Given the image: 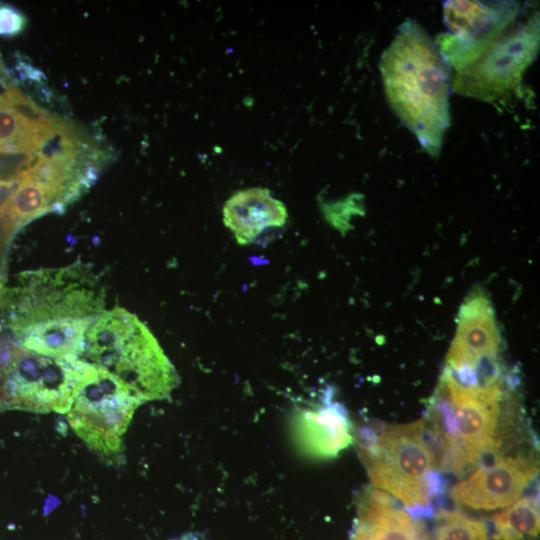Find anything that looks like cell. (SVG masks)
Returning a JSON list of instances; mask_svg holds the SVG:
<instances>
[{
	"label": "cell",
	"instance_id": "6da1fadb",
	"mask_svg": "<svg viewBox=\"0 0 540 540\" xmlns=\"http://www.w3.org/2000/svg\"><path fill=\"white\" fill-rule=\"evenodd\" d=\"M98 276L77 261L20 273L0 284V315L14 341L34 353L78 358L85 333L105 312Z\"/></svg>",
	"mask_w": 540,
	"mask_h": 540
},
{
	"label": "cell",
	"instance_id": "7a4b0ae2",
	"mask_svg": "<svg viewBox=\"0 0 540 540\" xmlns=\"http://www.w3.org/2000/svg\"><path fill=\"white\" fill-rule=\"evenodd\" d=\"M386 97L422 149L437 157L450 124L451 68L415 20L398 28L380 59Z\"/></svg>",
	"mask_w": 540,
	"mask_h": 540
},
{
	"label": "cell",
	"instance_id": "3957f363",
	"mask_svg": "<svg viewBox=\"0 0 540 540\" xmlns=\"http://www.w3.org/2000/svg\"><path fill=\"white\" fill-rule=\"evenodd\" d=\"M501 378L476 385L457 381L445 368L425 421L439 469L467 474L498 452L504 399Z\"/></svg>",
	"mask_w": 540,
	"mask_h": 540
},
{
	"label": "cell",
	"instance_id": "277c9868",
	"mask_svg": "<svg viewBox=\"0 0 540 540\" xmlns=\"http://www.w3.org/2000/svg\"><path fill=\"white\" fill-rule=\"evenodd\" d=\"M78 358L113 376L142 403L168 396L178 383L157 339L124 308L105 311L95 320Z\"/></svg>",
	"mask_w": 540,
	"mask_h": 540
},
{
	"label": "cell",
	"instance_id": "5b68a950",
	"mask_svg": "<svg viewBox=\"0 0 540 540\" xmlns=\"http://www.w3.org/2000/svg\"><path fill=\"white\" fill-rule=\"evenodd\" d=\"M369 433L362 454L372 485L400 502L413 517L430 515L441 480L425 421L384 425Z\"/></svg>",
	"mask_w": 540,
	"mask_h": 540
},
{
	"label": "cell",
	"instance_id": "8992f818",
	"mask_svg": "<svg viewBox=\"0 0 540 540\" xmlns=\"http://www.w3.org/2000/svg\"><path fill=\"white\" fill-rule=\"evenodd\" d=\"M97 369L79 358H54L0 337V410L67 413Z\"/></svg>",
	"mask_w": 540,
	"mask_h": 540
},
{
	"label": "cell",
	"instance_id": "52a82bcc",
	"mask_svg": "<svg viewBox=\"0 0 540 540\" xmlns=\"http://www.w3.org/2000/svg\"><path fill=\"white\" fill-rule=\"evenodd\" d=\"M519 17L480 55L452 77L451 90L495 102L522 81L539 50V12Z\"/></svg>",
	"mask_w": 540,
	"mask_h": 540
},
{
	"label": "cell",
	"instance_id": "ba28073f",
	"mask_svg": "<svg viewBox=\"0 0 540 540\" xmlns=\"http://www.w3.org/2000/svg\"><path fill=\"white\" fill-rule=\"evenodd\" d=\"M96 369L97 377L77 394L67 420L93 451L114 455L122 450L123 436L142 402L113 376Z\"/></svg>",
	"mask_w": 540,
	"mask_h": 540
},
{
	"label": "cell",
	"instance_id": "9c48e42d",
	"mask_svg": "<svg viewBox=\"0 0 540 540\" xmlns=\"http://www.w3.org/2000/svg\"><path fill=\"white\" fill-rule=\"evenodd\" d=\"M521 10L517 1H445L447 31L438 35L435 44L447 65L460 71L477 60Z\"/></svg>",
	"mask_w": 540,
	"mask_h": 540
},
{
	"label": "cell",
	"instance_id": "30bf717a",
	"mask_svg": "<svg viewBox=\"0 0 540 540\" xmlns=\"http://www.w3.org/2000/svg\"><path fill=\"white\" fill-rule=\"evenodd\" d=\"M538 474L537 462L527 456H499L469 473L451 489L461 508L494 511L517 501Z\"/></svg>",
	"mask_w": 540,
	"mask_h": 540
},
{
	"label": "cell",
	"instance_id": "8fae6325",
	"mask_svg": "<svg viewBox=\"0 0 540 540\" xmlns=\"http://www.w3.org/2000/svg\"><path fill=\"white\" fill-rule=\"evenodd\" d=\"M500 343L489 300L483 294H472L460 310L456 335L447 356V367L479 369L498 360Z\"/></svg>",
	"mask_w": 540,
	"mask_h": 540
},
{
	"label": "cell",
	"instance_id": "7c38bea8",
	"mask_svg": "<svg viewBox=\"0 0 540 540\" xmlns=\"http://www.w3.org/2000/svg\"><path fill=\"white\" fill-rule=\"evenodd\" d=\"M287 219L284 203L261 187L237 191L223 207L224 224L241 245L253 243L270 229L283 227Z\"/></svg>",
	"mask_w": 540,
	"mask_h": 540
},
{
	"label": "cell",
	"instance_id": "4fadbf2b",
	"mask_svg": "<svg viewBox=\"0 0 540 540\" xmlns=\"http://www.w3.org/2000/svg\"><path fill=\"white\" fill-rule=\"evenodd\" d=\"M353 540H428L423 525L389 494L369 490L360 503Z\"/></svg>",
	"mask_w": 540,
	"mask_h": 540
},
{
	"label": "cell",
	"instance_id": "5bb4252c",
	"mask_svg": "<svg viewBox=\"0 0 540 540\" xmlns=\"http://www.w3.org/2000/svg\"><path fill=\"white\" fill-rule=\"evenodd\" d=\"M539 506L523 496L493 518V540H538Z\"/></svg>",
	"mask_w": 540,
	"mask_h": 540
},
{
	"label": "cell",
	"instance_id": "9a60e30c",
	"mask_svg": "<svg viewBox=\"0 0 540 540\" xmlns=\"http://www.w3.org/2000/svg\"><path fill=\"white\" fill-rule=\"evenodd\" d=\"M434 540H490L487 525L459 511L442 510L436 515Z\"/></svg>",
	"mask_w": 540,
	"mask_h": 540
},
{
	"label": "cell",
	"instance_id": "2e32d148",
	"mask_svg": "<svg viewBox=\"0 0 540 540\" xmlns=\"http://www.w3.org/2000/svg\"><path fill=\"white\" fill-rule=\"evenodd\" d=\"M83 150L82 142L73 127L58 119L41 141L36 155L43 160H76Z\"/></svg>",
	"mask_w": 540,
	"mask_h": 540
},
{
	"label": "cell",
	"instance_id": "e0dca14e",
	"mask_svg": "<svg viewBox=\"0 0 540 540\" xmlns=\"http://www.w3.org/2000/svg\"><path fill=\"white\" fill-rule=\"evenodd\" d=\"M0 106L11 109L31 129L47 130L57 121L15 86L10 87Z\"/></svg>",
	"mask_w": 540,
	"mask_h": 540
},
{
	"label": "cell",
	"instance_id": "ac0fdd59",
	"mask_svg": "<svg viewBox=\"0 0 540 540\" xmlns=\"http://www.w3.org/2000/svg\"><path fill=\"white\" fill-rule=\"evenodd\" d=\"M38 160L33 152H0V183H11L19 179Z\"/></svg>",
	"mask_w": 540,
	"mask_h": 540
},
{
	"label": "cell",
	"instance_id": "d6986e66",
	"mask_svg": "<svg viewBox=\"0 0 540 540\" xmlns=\"http://www.w3.org/2000/svg\"><path fill=\"white\" fill-rule=\"evenodd\" d=\"M30 129L11 109L0 106V145L23 140Z\"/></svg>",
	"mask_w": 540,
	"mask_h": 540
},
{
	"label": "cell",
	"instance_id": "ffe728a7",
	"mask_svg": "<svg viewBox=\"0 0 540 540\" xmlns=\"http://www.w3.org/2000/svg\"><path fill=\"white\" fill-rule=\"evenodd\" d=\"M26 16L10 4H0V36L14 37L23 32Z\"/></svg>",
	"mask_w": 540,
	"mask_h": 540
},
{
	"label": "cell",
	"instance_id": "44dd1931",
	"mask_svg": "<svg viewBox=\"0 0 540 540\" xmlns=\"http://www.w3.org/2000/svg\"><path fill=\"white\" fill-rule=\"evenodd\" d=\"M17 70L22 80H31L42 84L45 79V75L39 69L23 61H19Z\"/></svg>",
	"mask_w": 540,
	"mask_h": 540
},
{
	"label": "cell",
	"instance_id": "7402d4cb",
	"mask_svg": "<svg viewBox=\"0 0 540 540\" xmlns=\"http://www.w3.org/2000/svg\"><path fill=\"white\" fill-rule=\"evenodd\" d=\"M10 87L11 86H9L6 82H4L3 80L0 79V105H1L4 97L8 93Z\"/></svg>",
	"mask_w": 540,
	"mask_h": 540
}]
</instances>
